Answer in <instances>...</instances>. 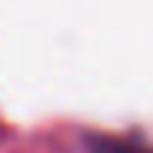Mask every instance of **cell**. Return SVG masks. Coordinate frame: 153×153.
I'll list each match as a JSON object with an SVG mask.
<instances>
[{
	"instance_id": "obj_1",
	"label": "cell",
	"mask_w": 153,
	"mask_h": 153,
	"mask_svg": "<svg viewBox=\"0 0 153 153\" xmlns=\"http://www.w3.org/2000/svg\"><path fill=\"white\" fill-rule=\"evenodd\" d=\"M93 153H153V147H141V144H126L117 138H96L90 141Z\"/></svg>"
}]
</instances>
